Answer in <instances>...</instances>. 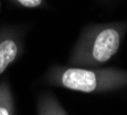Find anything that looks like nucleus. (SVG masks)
I'll list each match as a JSON object with an SVG mask.
<instances>
[{
  "label": "nucleus",
  "instance_id": "obj_1",
  "mask_svg": "<svg viewBox=\"0 0 127 115\" xmlns=\"http://www.w3.org/2000/svg\"><path fill=\"white\" fill-rule=\"evenodd\" d=\"M126 34L127 19L85 25L70 50L68 65L103 66L119 51Z\"/></svg>",
  "mask_w": 127,
  "mask_h": 115
},
{
  "label": "nucleus",
  "instance_id": "obj_2",
  "mask_svg": "<svg viewBox=\"0 0 127 115\" xmlns=\"http://www.w3.org/2000/svg\"><path fill=\"white\" fill-rule=\"evenodd\" d=\"M45 83L82 94L98 95L127 87V70L115 66L81 67L56 64L49 67Z\"/></svg>",
  "mask_w": 127,
  "mask_h": 115
},
{
  "label": "nucleus",
  "instance_id": "obj_3",
  "mask_svg": "<svg viewBox=\"0 0 127 115\" xmlns=\"http://www.w3.org/2000/svg\"><path fill=\"white\" fill-rule=\"evenodd\" d=\"M26 29L19 25L0 27V79L21 58L25 47Z\"/></svg>",
  "mask_w": 127,
  "mask_h": 115
},
{
  "label": "nucleus",
  "instance_id": "obj_4",
  "mask_svg": "<svg viewBox=\"0 0 127 115\" xmlns=\"http://www.w3.org/2000/svg\"><path fill=\"white\" fill-rule=\"evenodd\" d=\"M36 115H69L59 99L50 91H44L36 99Z\"/></svg>",
  "mask_w": 127,
  "mask_h": 115
},
{
  "label": "nucleus",
  "instance_id": "obj_5",
  "mask_svg": "<svg viewBox=\"0 0 127 115\" xmlns=\"http://www.w3.org/2000/svg\"><path fill=\"white\" fill-rule=\"evenodd\" d=\"M15 98L7 78L0 81V115H15Z\"/></svg>",
  "mask_w": 127,
  "mask_h": 115
},
{
  "label": "nucleus",
  "instance_id": "obj_6",
  "mask_svg": "<svg viewBox=\"0 0 127 115\" xmlns=\"http://www.w3.org/2000/svg\"><path fill=\"white\" fill-rule=\"evenodd\" d=\"M13 5L26 9H37V8H47L48 2L45 0H8Z\"/></svg>",
  "mask_w": 127,
  "mask_h": 115
},
{
  "label": "nucleus",
  "instance_id": "obj_7",
  "mask_svg": "<svg viewBox=\"0 0 127 115\" xmlns=\"http://www.w3.org/2000/svg\"><path fill=\"white\" fill-rule=\"evenodd\" d=\"M0 10H1V2H0Z\"/></svg>",
  "mask_w": 127,
  "mask_h": 115
}]
</instances>
